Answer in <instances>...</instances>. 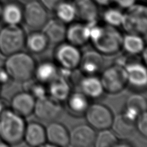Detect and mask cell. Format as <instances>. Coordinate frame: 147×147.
Returning <instances> with one entry per match:
<instances>
[{"label": "cell", "instance_id": "20", "mask_svg": "<svg viewBox=\"0 0 147 147\" xmlns=\"http://www.w3.org/2000/svg\"><path fill=\"white\" fill-rule=\"evenodd\" d=\"M80 92L88 99H98L103 95L105 90L100 78L96 75L85 76L80 81Z\"/></svg>", "mask_w": 147, "mask_h": 147}, {"label": "cell", "instance_id": "3", "mask_svg": "<svg viewBox=\"0 0 147 147\" xmlns=\"http://www.w3.org/2000/svg\"><path fill=\"white\" fill-rule=\"evenodd\" d=\"M25 38V30L20 25H6L0 30V53L7 57L22 51Z\"/></svg>", "mask_w": 147, "mask_h": 147}, {"label": "cell", "instance_id": "15", "mask_svg": "<svg viewBox=\"0 0 147 147\" xmlns=\"http://www.w3.org/2000/svg\"><path fill=\"white\" fill-rule=\"evenodd\" d=\"M36 101V98L28 92H21L13 96L10 109L23 117H28L34 113Z\"/></svg>", "mask_w": 147, "mask_h": 147}, {"label": "cell", "instance_id": "21", "mask_svg": "<svg viewBox=\"0 0 147 147\" xmlns=\"http://www.w3.org/2000/svg\"><path fill=\"white\" fill-rule=\"evenodd\" d=\"M48 84L47 93H49V96L61 103L66 101L71 93L70 81L59 75H57Z\"/></svg>", "mask_w": 147, "mask_h": 147}, {"label": "cell", "instance_id": "37", "mask_svg": "<svg viewBox=\"0 0 147 147\" xmlns=\"http://www.w3.org/2000/svg\"><path fill=\"white\" fill-rule=\"evenodd\" d=\"M114 0H94L97 4L103 5V6H106L110 3H112V2H114Z\"/></svg>", "mask_w": 147, "mask_h": 147}, {"label": "cell", "instance_id": "41", "mask_svg": "<svg viewBox=\"0 0 147 147\" xmlns=\"http://www.w3.org/2000/svg\"><path fill=\"white\" fill-rule=\"evenodd\" d=\"M23 1H25V2H29V1H34V0H22Z\"/></svg>", "mask_w": 147, "mask_h": 147}, {"label": "cell", "instance_id": "27", "mask_svg": "<svg viewBox=\"0 0 147 147\" xmlns=\"http://www.w3.org/2000/svg\"><path fill=\"white\" fill-rule=\"evenodd\" d=\"M66 101L69 110L75 115L85 114L90 105L89 99L81 92H71Z\"/></svg>", "mask_w": 147, "mask_h": 147}, {"label": "cell", "instance_id": "14", "mask_svg": "<svg viewBox=\"0 0 147 147\" xmlns=\"http://www.w3.org/2000/svg\"><path fill=\"white\" fill-rule=\"evenodd\" d=\"M103 65V55L94 49L82 54L79 67L85 76H94L101 71Z\"/></svg>", "mask_w": 147, "mask_h": 147}, {"label": "cell", "instance_id": "5", "mask_svg": "<svg viewBox=\"0 0 147 147\" xmlns=\"http://www.w3.org/2000/svg\"><path fill=\"white\" fill-rule=\"evenodd\" d=\"M121 27L127 33L145 35L147 30L146 7L134 4L124 13Z\"/></svg>", "mask_w": 147, "mask_h": 147}, {"label": "cell", "instance_id": "35", "mask_svg": "<svg viewBox=\"0 0 147 147\" xmlns=\"http://www.w3.org/2000/svg\"><path fill=\"white\" fill-rule=\"evenodd\" d=\"M114 2H115L120 8L127 9L136 4V0H114Z\"/></svg>", "mask_w": 147, "mask_h": 147}, {"label": "cell", "instance_id": "33", "mask_svg": "<svg viewBox=\"0 0 147 147\" xmlns=\"http://www.w3.org/2000/svg\"><path fill=\"white\" fill-rule=\"evenodd\" d=\"M136 129L144 138L147 136V114L146 111L143 112L138 115L135 121Z\"/></svg>", "mask_w": 147, "mask_h": 147}, {"label": "cell", "instance_id": "32", "mask_svg": "<svg viewBox=\"0 0 147 147\" xmlns=\"http://www.w3.org/2000/svg\"><path fill=\"white\" fill-rule=\"evenodd\" d=\"M28 83L27 91L34 97L36 99L41 98L47 95V88L45 86V84L36 81L35 82L30 83V80L26 81Z\"/></svg>", "mask_w": 147, "mask_h": 147}, {"label": "cell", "instance_id": "18", "mask_svg": "<svg viewBox=\"0 0 147 147\" xmlns=\"http://www.w3.org/2000/svg\"><path fill=\"white\" fill-rule=\"evenodd\" d=\"M66 40L78 47H83L90 41L88 25L86 23H71L67 28Z\"/></svg>", "mask_w": 147, "mask_h": 147}, {"label": "cell", "instance_id": "1", "mask_svg": "<svg viewBox=\"0 0 147 147\" xmlns=\"http://www.w3.org/2000/svg\"><path fill=\"white\" fill-rule=\"evenodd\" d=\"M24 118L7 108L0 114V140L8 146L18 145L23 141L27 125Z\"/></svg>", "mask_w": 147, "mask_h": 147}, {"label": "cell", "instance_id": "36", "mask_svg": "<svg viewBox=\"0 0 147 147\" xmlns=\"http://www.w3.org/2000/svg\"><path fill=\"white\" fill-rule=\"evenodd\" d=\"M9 80H11L5 67L0 68V84L3 85L7 83Z\"/></svg>", "mask_w": 147, "mask_h": 147}, {"label": "cell", "instance_id": "6", "mask_svg": "<svg viewBox=\"0 0 147 147\" xmlns=\"http://www.w3.org/2000/svg\"><path fill=\"white\" fill-rule=\"evenodd\" d=\"M99 78L105 92L110 94H119L128 86L125 67L117 64L110 65L105 69Z\"/></svg>", "mask_w": 147, "mask_h": 147}, {"label": "cell", "instance_id": "24", "mask_svg": "<svg viewBox=\"0 0 147 147\" xmlns=\"http://www.w3.org/2000/svg\"><path fill=\"white\" fill-rule=\"evenodd\" d=\"M49 44L48 39L42 31L34 30L28 35H26L25 46L32 54L43 53L48 48Z\"/></svg>", "mask_w": 147, "mask_h": 147}, {"label": "cell", "instance_id": "17", "mask_svg": "<svg viewBox=\"0 0 147 147\" xmlns=\"http://www.w3.org/2000/svg\"><path fill=\"white\" fill-rule=\"evenodd\" d=\"M23 141L30 146H43L47 143L45 127L38 122L28 123L26 125Z\"/></svg>", "mask_w": 147, "mask_h": 147}, {"label": "cell", "instance_id": "9", "mask_svg": "<svg viewBox=\"0 0 147 147\" xmlns=\"http://www.w3.org/2000/svg\"><path fill=\"white\" fill-rule=\"evenodd\" d=\"M62 112L61 102L46 95L36 99L33 114L41 121L51 123L59 118Z\"/></svg>", "mask_w": 147, "mask_h": 147}, {"label": "cell", "instance_id": "12", "mask_svg": "<svg viewBox=\"0 0 147 147\" xmlns=\"http://www.w3.org/2000/svg\"><path fill=\"white\" fill-rule=\"evenodd\" d=\"M128 85L135 89L146 88L147 70L145 65L138 61H130L125 66Z\"/></svg>", "mask_w": 147, "mask_h": 147}, {"label": "cell", "instance_id": "30", "mask_svg": "<svg viewBox=\"0 0 147 147\" xmlns=\"http://www.w3.org/2000/svg\"><path fill=\"white\" fill-rule=\"evenodd\" d=\"M119 138L110 128L99 130L96 134L94 145L96 147H113L116 146Z\"/></svg>", "mask_w": 147, "mask_h": 147}, {"label": "cell", "instance_id": "25", "mask_svg": "<svg viewBox=\"0 0 147 147\" xmlns=\"http://www.w3.org/2000/svg\"><path fill=\"white\" fill-rule=\"evenodd\" d=\"M58 75V67L51 61H43L36 65L34 74L36 81L43 84H48Z\"/></svg>", "mask_w": 147, "mask_h": 147}, {"label": "cell", "instance_id": "38", "mask_svg": "<svg viewBox=\"0 0 147 147\" xmlns=\"http://www.w3.org/2000/svg\"><path fill=\"white\" fill-rule=\"evenodd\" d=\"M6 109V107H5V105L4 103V102L0 100V114H1V112L3 111V110Z\"/></svg>", "mask_w": 147, "mask_h": 147}, {"label": "cell", "instance_id": "13", "mask_svg": "<svg viewBox=\"0 0 147 147\" xmlns=\"http://www.w3.org/2000/svg\"><path fill=\"white\" fill-rule=\"evenodd\" d=\"M95 129L88 124L80 125L70 132L69 145L74 147H90L94 145Z\"/></svg>", "mask_w": 147, "mask_h": 147}, {"label": "cell", "instance_id": "40", "mask_svg": "<svg viewBox=\"0 0 147 147\" xmlns=\"http://www.w3.org/2000/svg\"><path fill=\"white\" fill-rule=\"evenodd\" d=\"M0 146H8L6 144L3 142V141H0Z\"/></svg>", "mask_w": 147, "mask_h": 147}, {"label": "cell", "instance_id": "22", "mask_svg": "<svg viewBox=\"0 0 147 147\" xmlns=\"http://www.w3.org/2000/svg\"><path fill=\"white\" fill-rule=\"evenodd\" d=\"M146 99L140 94H135L128 98L122 114L128 119L135 121L141 113L146 111Z\"/></svg>", "mask_w": 147, "mask_h": 147}, {"label": "cell", "instance_id": "23", "mask_svg": "<svg viewBox=\"0 0 147 147\" xmlns=\"http://www.w3.org/2000/svg\"><path fill=\"white\" fill-rule=\"evenodd\" d=\"M23 7L16 1H7L3 5L1 20L5 25H18L23 22Z\"/></svg>", "mask_w": 147, "mask_h": 147}, {"label": "cell", "instance_id": "42", "mask_svg": "<svg viewBox=\"0 0 147 147\" xmlns=\"http://www.w3.org/2000/svg\"><path fill=\"white\" fill-rule=\"evenodd\" d=\"M1 84H0V92H1Z\"/></svg>", "mask_w": 147, "mask_h": 147}, {"label": "cell", "instance_id": "8", "mask_svg": "<svg viewBox=\"0 0 147 147\" xmlns=\"http://www.w3.org/2000/svg\"><path fill=\"white\" fill-rule=\"evenodd\" d=\"M81 55L79 47L68 42H62L57 45L54 53L55 61L59 67L71 70H75L79 68Z\"/></svg>", "mask_w": 147, "mask_h": 147}, {"label": "cell", "instance_id": "39", "mask_svg": "<svg viewBox=\"0 0 147 147\" xmlns=\"http://www.w3.org/2000/svg\"><path fill=\"white\" fill-rule=\"evenodd\" d=\"M2 9H3V4L0 3V20L1 18V14H2Z\"/></svg>", "mask_w": 147, "mask_h": 147}, {"label": "cell", "instance_id": "11", "mask_svg": "<svg viewBox=\"0 0 147 147\" xmlns=\"http://www.w3.org/2000/svg\"><path fill=\"white\" fill-rule=\"evenodd\" d=\"M47 145L56 147H66L69 146L70 132L64 125L56 121L49 123L45 128Z\"/></svg>", "mask_w": 147, "mask_h": 147}, {"label": "cell", "instance_id": "10", "mask_svg": "<svg viewBox=\"0 0 147 147\" xmlns=\"http://www.w3.org/2000/svg\"><path fill=\"white\" fill-rule=\"evenodd\" d=\"M48 20L47 10L39 1L27 2L23 7V22L33 30L41 29Z\"/></svg>", "mask_w": 147, "mask_h": 147}, {"label": "cell", "instance_id": "34", "mask_svg": "<svg viewBox=\"0 0 147 147\" xmlns=\"http://www.w3.org/2000/svg\"><path fill=\"white\" fill-rule=\"evenodd\" d=\"M65 0H40L41 3L46 8L47 10H54L57 5Z\"/></svg>", "mask_w": 147, "mask_h": 147}, {"label": "cell", "instance_id": "16", "mask_svg": "<svg viewBox=\"0 0 147 147\" xmlns=\"http://www.w3.org/2000/svg\"><path fill=\"white\" fill-rule=\"evenodd\" d=\"M66 24L57 18L49 19L41 28V31L50 43L58 45L66 40Z\"/></svg>", "mask_w": 147, "mask_h": 147}, {"label": "cell", "instance_id": "19", "mask_svg": "<svg viewBox=\"0 0 147 147\" xmlns=\"http://www.w3.org/2000/svg\"><path fill=\"white\" fill-rule=\"evenodd\" d=\"M76 12V18L84 22L90 23L98 20L99 9L94 0H74L73 2Z\"/></svg>", "mask_w": 147, "mask_h": 147}, {"label": "cell", "instance_id": "29", "mask_svg": "<svg viewBox=\"0 0 147 147\" xmlns=\"http://www.w3.org/2000/svg\"><path fill=\"white\" fill-rule=\"evenodd\" d=\"M54 11L56 13L57 19L65 24L74 22L76 18V9L73 3L67 2L65 0L57 5Z\"/></svg>", "mask_w": 147, "mask_h": 147}, {"label": "cell", "instance_id": "31", "mask_svg": "<svg viewBox=\"0 0 147 147\" xmlns=\"http://www.w3.org/2000/svg\"><path fill=\"white\" fill-rule=\"evenodd\" d=\"M123 16V13L117 8H109L103 14V20L105 24L114 27H121Z\"/></svg>", "mask_w": 147, "mask_h": 147}, {"label": "cell", "instance_id": "2", "mask_svg": "<svg viewBox=\"0 0 147 147\" xmlns=\"http://www.w3.org/2000/svg\"><path fill=\"white\" fill-rule=\"evenodd\" d=\"M36 65L33 57L22 51L7 56L4 67L11 80L25 83L32 78Z\"/></svg>", "mask_w": 147, "mask_h": 147}, {"label": "cell", "instance_id": "4", "mask_svg": "<svg viewBox=\"0 0 147 147\" xmlns=\"http://www.w3.org/2000/svg\"><path fill=\"white\" fill-rule=\"evenodd\" d=\"M123 37L117 27L106 25L103 26L100 35L92 44L103 56H113L122 49Z\"/></svg>", "mask_w": 147, "mask_h": 147}, {"label": "cell", "instance_id": "28", "mask_svg": "<svg viewBox=\"0 0 147 147\" xmlns=\"http://www.w3.org/2000/svg\"><path fill=\"white\" fill-rule=\"evenodd\" d=\"M110 128L118 138H125L132 134L135 130V122L127 119L121 113L114 116Z\"/></svg>", "mask_w": 147, "mask_h": 147}, {"label": "cell", "instance_id": "7", "mask_svg": "<svg viewBox=\"0 0 147 147\" xmlns=\"http://www.w3.org/2000/svg\"><path fill=\"white\" fill-rule=\"evenodd\" d=\"M84 115L88 124L98 130L110 128L114 117L110 108L98 103L90 104Z\"/></svg>", "mask_w": 147, "mask_h": 147}, {"label": "cell", "instance_id": "26", "mask_svg": "<svg viewBox=\"0 0 147 147\" xmlns=\"http://www.w3.org/2000/svg\"><path fill=\"white\" fill-rule=\"evenodd\" d=\"M145 49V41L142 35L127 33V34L123 36L122 49L124 50L127 54L132 56L141 54Z\"/></svg>", "mask_w": 147, "mask_h": 147}]
</instances>
